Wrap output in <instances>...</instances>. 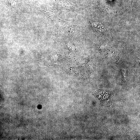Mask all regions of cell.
Here are the masks:
<instances>
[{
    "instance_id": "1",
    "label": "cell",
    "mask_w": 140,
    "mask_h": 140,
    "mask_svg": "<svg viewBox=\"0 0 140 140\" xmlns=\"http://www.w3.org/2000/svg\"><path fill=\"white\" fill-rule=\"evenodd\" d=\"M114 94V92H107L100 89L95 92L94 95L103 105L109 106L112 103Z\"/></svg>"
}]
</instances>
